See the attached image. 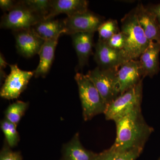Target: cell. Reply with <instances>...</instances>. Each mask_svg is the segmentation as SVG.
Masks as SVG:
<instances>
[{
	"label": "cell",
	"mask_w": 160,
	"mask_h": 160,
	"mask_svg": "<svg viewBox=\"0 0 160 160\" xmlns=\"http://www.w3.org/2000/svg\"><path fill=\"white\" fill-rule=\"evenodd\" d=\"M12 32L19 54L26 58H31L39 54L45 41L38 35L32 28Z\"/></svg>",
	"instance_id": "9c48e42d"
},
{
	"label": "cell",
	"mask_w": 160,
	"mask_h": 160,
	"mask_svg": "<svg viewBox=\"0 0 160 160\" xmlns=\"http://www.w3.org/2000/svg\"><path fill=\"white\" fill-rule=\"evenodd\" d=\"M74 78L78 88L84 121H89L98 115L104 114L108 105L93 83L86 75L79 72H77Z\"/></svg>",
	"instance_id": "3957f363"
},
{
	"label": "cell",
	"mask_w": 160,
	"mask_h": 160,
	"mask_svg": "<svg viewBox=\"0 0 160 160\" xmlns=\"http://www.w3.org/2000/svg\"><path fill=\"white\" fill-rule=\"evenodd\" d=\"M142 71L139 60L128 61L118 70L117 80L120 95L142 81Z\"/></svg>",
	"instance_id": "30bf717a"
},
{
	"label": "cell",
	"mask_w": 160,
	"mask_h": 160,
	"mask_svg": "<svg viewBox=\"0 0 160 160\" xmlns=\"http://www.w3.org/2000/svg\"><path fill=\"white\" fill-rule=\"evenodd\" d=\"M9 66L10 73L7 76L1 88L0 95L3 98L13 100L18 98L26 89L34 73L33 71L22 70L17 64Z\"/></svg>",
	"instance_id": "52a82bcc"
},
{
	"label": "cell",
	"mask_w": 160,
	"mask_h": 160,
	"mask_svg": "<svg viewBox=\"0 0 160 160\" xmlns=\"http://www.w3.org/2000/svg\"><path fill=\"white\" fill-rule=\"evenodd\" d=\"M99 39L107 42L114 35L120 32L117 21L109 19L104 22L98 29Z\"/></svg>",
	"instance_id": "603a6c76"
},
{
	"label": "cell",
	"mask_w": 160,
	"mask_h": 160,
	"mask_svg": "<svg viewBox=\"0 0 160 160\" xmlns=\"http://www.w3.org/2000/svg\"><path fill=\"white\" fill-rule=\"evenodd\" d=\"M32 29L38 35L45 41L60 37L66 33L64 20L52 18L44 19L34 25Z\"/></svg>",
	"instance_id": "ac0fdd59"
},
{
	"label": "cell",
	"mask_w": 160,
	"mask_h": 160,
	"mask_svg": "<svg viewBox=\"0 0 160 160\" xmlns=\"http://www.w3.org/2000/svg\"><path fill=\"white\" fill-rule=\"evenodd\" d=\"M160 43L152 42L148 48L140 57L139 61L142 71L143 78H152L160 70L159 54Z\"/></svg>",
	"instance_id": "2e32d148"
},
{
	"label": "cell",
	"mask_w": 160,
	"mask_h": 160,
	"mask_svg": "<svg viewBox=\"0 0 160 160\" xmlns=\"http://www.w3.org/2000/svg\"><path fill=\"white\" fill-rule=\"evenodd\" d=\"M0 160H22L20 152L14 151L5 141L0 152Z\"/></svg>",
	"instance_id": "cb8c5ba5"
},
{
	"label": "cell",
	"mask_w": 160,
	"mask_h": 160,
	"mask_svg": "<svg viewBox=\"0 0 160 160\" xmlns=\"http://www.w3.org/2000/svg\"><path fill=\"white\" fill-rule=\"evenodd\" d=\"M94 32H79L71 35L72 45L78 58V65L76 70L82 69L88 63L92 53Z\"/></svg>",
	"instance_id": "4fadbf2b"
},
{
	"label": "cell",
	"mask_w": 160,
	"mask_h": 160,
	"mask_svg": "<svg viewBox=\"0 0 160 160\" xmlns=\"http://www.w3.org/2000/svg\"><path fill=\"white\" fill-rule=\"evenodd\" d=\"M118 69H102L98 66L86 75L108 106L120 95L117 80Z\"/></svg>",
	"instance_id": "5b68a950"
},
{
	"label": "cell",
	"mask_w": 160,
	"mask_h": 160,
	"mask_svg": "<svg viewBox=\"0 0 160 160\" xmlns=\"http://www.w3.org/2000/svg\"><path fill=\"white\" fill-rule=\"evenodd\" d=\"M134 9L140 26L148 39L150 42L160 43V25L156 15L142 3Z\"/></svg>",
	"instance_id": "7c38bea8"
},
{
	"label": "cell",
	"mask_w": 160,
	"mask_h": 160,
	"mask_svg": "<svg viewBox=\"0 0 160 160\" xmlns=\"http://www.w3.org/2000/svg\"><path fill=\"white\" fill-rule=\"evenodd\" d=\"M8 65V63L6 62V59L4 58V56L2 53H0V78L1 81L5 80L7 76L4 71V69L6 68Z\"/></svg>",
	"instance_id": "4316f807"
},
{
	"label": "cell",
	"mask_w": 160,
	"mask_h": 160,
	"mask_svg": "<svg viewBox=\"0 0 160 160\" xmlns=\"http://www.w3.org/2000/svg\"><path fill=\"white\" fill-rule=\"evenodd\" d=\"M142 81L133 88L120 95L108 105L104 113L106 120L115 122L132 112L142 109Z\"/></svg>",
	"instance_id": "277c9868"
},
{
	"label": "cell",
	"mask_w": 160,
	"mask_h": 160,
	"mask_svg": "<svg viewBox=\"0 0 160 160\" xmlns=\"http://www.w3.org/2000/svg\"><path fill=\"white\" fill-rule=\"evenodd\" d=\"M18 2L13 0H1L0 7L4 12H9L16 6Z\"/></svg>",
	"instance_id": "484cf974"
},
{
	"label": "cell",
	"mask_w": 160,
	"mask_h": 160,
	"mask_svg": "<svg viewBox=\"0 0 160 160\" xmlns=\"http://www.w3.org/2000/svg\"><path fill=\"white\" fill-rule=\"evenodd\" d=\"M29 105V102L21 101H18L10 104L5 112V118L18 125L25 114Z\"/></svg>",
	"instance_id": "ffe728a7"
},
{
	"label": "cell",
	"mask_w": 160,
	"mask_h": 160,
	"mask_svg": "<svg viewBox=\"0 0 160 160\" xmlns=\"http://www.w3.org/2000/svg\"><path fill=\"white\" fill-rule=\"evenodd\" d=\"M157 160H160V157Z\"/></svg>",
	"instance_id": "f1b7e54d"
},
{
	"label": "cell",
	"mask_w": 160,
	"mask_h": 160,
	"mask_svg": "<svg viewBox=\"0 0 160 160\" xmlns=\"http://www.w3.org/2000/svg\"><path fill=\"white\" fill-rule=\"evenodd\" d=\"M143 149L121 151L110 147L98 153L96 160H136L142 154Z\"/></svg>",
	"instance_id": "d6986e66"
},
{
	"label": "cell",
	"mask_w": 160,
	"mask_h": 160,
	"mask_svg": "<svg viewBox=\"0 0 160 160\" xmlns=\"http://www.w3.org/2000/svg\"><path fill=\"white\" fill-rule=\"evenodd\" d=\"M23 2L43 19L50 12L52 0H24Z\"/></svg>",
	"instance_id": "7402d4cb"
},
{
	"label": "cell",
	"mask_w": 160,
	"mask_h": 160,
	"mask_svg": "<svg viewBox=\"0 0 160 160\" xmlns=\"http://www.w3.org/2000/svg\"><path fill=\"white\" fill-rule=\"evenodd\" d=\"M115 123L116 137L111 147L119 151L144 149L146 143L154 131L153 128L145 121L142 109L132 112Z\"/></svg>",
	"instance_id": "6da1fadb"
},
{
	"label": "cell",
	"mask_w": 160,
	"mask_h": 160,
	"mask_svg": "<svg viewBox=\"0 0 160 160\" xmlns=\"http://www.w3.org/2000/svg\"><path fill=\"white\" fill-rule=\"evenodd\" d=\"M94 58L98 66L104 69H118L126 63L122 50L113 49L99 39L95 45Z\"/></svg>",
	"instance_id": "8fae6325"
},
{
	"label": "cell",
	"mask_w": 160,
	"mask_h": 160,
	"mask_svg": "<svg viewBox=\"0 0 160 160\" xmlns=\"http://www.w3.org/2000/svg\"><path fill=\"white\" fill-rule=\"evenodd\" d=\"M17 126V125L9 122L5 118L1 122V129L5 136V141L11 148L15 147L20 141Z\"/></svg>",
	"instance_id": "44dd1931"
},
{
	"label": "cell",
	"mask_w": 160,
	"mask_h": 160,
	"mask_svg": "<svg viewBox=\"0 0 160 160\" xmlns=\"http://www.w3.org/2000/svg\"><path fill=\"white\" fill-rule=\"evenodd\" d=\"M104 22L101 16L89 10L67 17L64 20L65 34L71 35L79 32H95Z\"/></svg>",
	"instance_id": "ba28073f"
},
{
	"label": "cell",
	"mask_w": 160,
	"mask_h": 160,
	"mask_svg": "<svg viewBox=\"0 0 160 160\" xmlns=\"http://www.w3.org/2000/svg\"><path fill=\"white\" fill-rule=\"evenodd\" d=\"M121 31L126 38L125 46L122 50L125 62L138 60L151 42L140 26L134 9L122 19Z\"/></svg>",
	"instance_id": "7a4b0ae2"
},
{
	"label": "cell",
	"mask_w": 160,
	"mask_h": 160,
	"mask_svg": "<svg viewBox=\"0 0 160 160\" xmlns=\"http://www.w3.org/2000/svg\"><path fill=\"white\" fill-rule=\"evenodd\" d=\"M89 2L86 0H52L50 12L46 19L52 18L60 14L67 17L88 11Z\"/></svg>",
	"instance_id": "9a60e30c"
},
{
	"label": "cell",
	"mask_w": 160,
	"mask_h": 160,
	"mask_svg": "<svg viewBox=\"0 0 160 160\" xmlns=\"http://www.w3.org/2000/svg\"><path fill=\"white\" fill-rule=\"evenodd\" d=\"M44 19L26 6L23 1H18L13 9L2 17L1 28L12 31L31 28Z\"/></svg>",
	"instance_id": "8992f818"
},
{
	"label": "cell",
	"mask_w": 160,
	"mask_h": 160,
	"mask_svg": "<svg viewBox=\"0 0 160 160\" xmlns=\"http://www.w3.org/2000/svg\"><path fill=\"white\" fill-rule=\"evenodd\" d=\"M98 155V153L83 146L77 132L69 142L63 145L60 160H96Z\"/></svg>",
	"instance_id": "5bb4252c"
},
{
	"label": "cell",
	"mask_w": 160,
	"mask_h": 160,
	"mask_svg": "<svg viewBox=\"0 0 160 160\" xmlns=\"http://www.w3.org/2000/svg\"><path fill=\"white\" fill-rule=\"evenodd\" d=\"M149 9L152 10L156 15L158 21L160 25V4L149 7Z\"/></svg>",
	"instance_id": "83f0119b"
},
{
	"label": "cell",
	"mask_w": 160,
	"mask_h": 160,
	"mask_svg": "<svg viewBox=\"0 0 160 160\" xmlns=\"http://www.w3.org/2000/svg\"><path fill=\"white\" fill-rule=\"evenodd\" d=\"M60 37L45 41L39 55L40 61L37 68L33 71L35 78H45L51 69L55 56V52Z\"/></svg>",
	"instance_id": "e0dca14e"
},
{
	"label": "cell",
	"mask_w": 160,
	"mask_h": 160,
	"mask_svg": "<svg viewBox=\"0 0 160 160\" xmlns=\"http://www.w3.org/2000/svg\"><path fill=\"white\" fill-rule=\"evenodd\" d=\"M106 42L112 48L118 50H122L125 46L126 38L124 34L120 31L112 36Z\"/></svg>",
	"instance_id": "d4e9b609"
}]
</instances>
